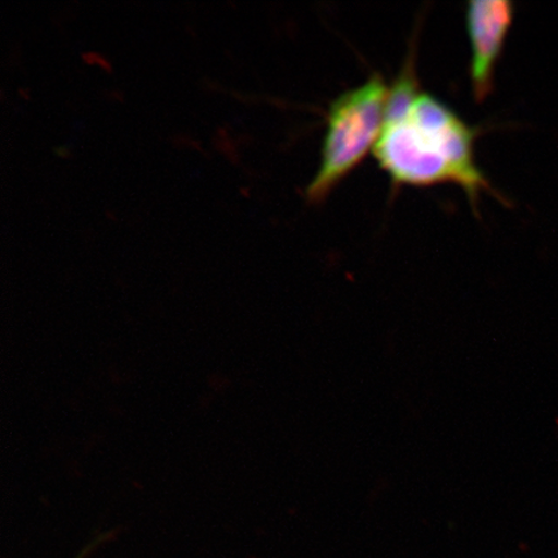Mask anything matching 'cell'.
Listing matches in <instances>:
<instances>
[{"label":"cell","instance_id":"cell-3","mask_svg":"<svg viewBox=\"0 0 558 558\" xmlns=\"http://www.w3.org/2000/svg\"><path fill=\"white\" fill-rule=\"evenodd\" d=\"M514 15L513 4L481 0L466 7L471 41V85L474 99L483 102L493 93L494 76Z\"/></svg>","mask_w":558,"mask_h":558},{"label":"cell","instance_id":"cell-1","mask_svg":"<svg viewBox=\"0 0 558 558\" xmlns=\"http://www.w3.org/2000/svg\"><path fill=\"white\" fill-rule=\"evenodd\" d=\"M476 138V129L418 87L414 61L409 60L389 87L374 155L393 186L453 184L477 207L481 194L495 193L477 165Z\"/></svg>","mask_w":558,"mask_h":558},{"label":"cell","instance_id":"cell-2","mask_svg":"<svg viewBox=\"0 0 558 558\" xmlns=\"http://www.w3.org/2000/svg\"><path fill=\"white\" fill-rule=\"evenodd\" d=\"M388 96L386 81L375 73L331 102L320 163L306 190V198L314 204L324 202L375 149L386 121Z\"/></svg>","mask_w":558,"mask_h":558}]
</instances>
